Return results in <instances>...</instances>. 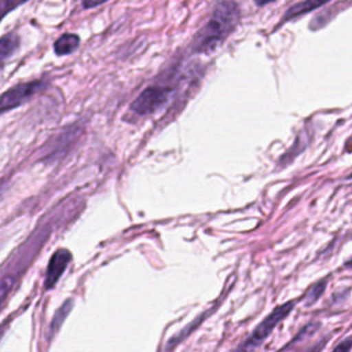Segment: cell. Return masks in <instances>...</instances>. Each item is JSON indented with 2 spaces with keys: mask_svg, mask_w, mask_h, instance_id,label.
<instances>
[{
  "mask_svg": "<svg viewBox=\"0 0 352 352\" xmlns=\"http://www.w3.org/2000/svg\"><path fill=\"white\" fill-rule=\"evenodd\" d=\"M72 305H73V301H72V300H67V301H65V302L62 304V307L55 312V315H54V318H52V322H51V326H50V333H51V336L55 334V333L59 330V327L62 326L63 320H65L66 316L69 315V312H70V309H72Z\"/></svg>",
  "mask_w": 352,
  "mask_h": 352,
  "instance_id": "9c48e42d",
  "label": "cell"
},
{
  "mask_svg": "<svg viewBox=\"0 0 352 352\" xmlns=\"http://www.w3.org/2000/svg\"><path fill=\"white\" fill-rule=\"evenodd\" d=\"M324 285H326V282L324 280H322V282H319V283H316V285H314L312 286V289L308 292V294H307V304H312V302H315L318 298H319V296L323 293V290H324Z\"/></svg>",
  "mask_w": 352,
  "mask_h": 352,
  "instance_id": "7c38bea8",
  "label": "cell"
},
{
  "mask_svg": "<svg viewBox=\"0 0 352 352\" xmlns=\"http://www.w3.org/2000/svg\"><path fill=\"white\" fill-rule=\"evenodd\" d=\"M294 302L289 301L286 304L279 305L278 308H275L257 327L256 330L252 333V336L239 346V349H254L258 345H261L264 342V340L272 333V330L280 323L282 319H285L293 309Z\"/></svg>",
  "mask_w": 352,
  "mask_h": 352,
  "instance_id": "7a4b0ae2",
  "label": "cell"
},
{
  "mask_svg": "<svg viewBox=\"0 0 352 352\" xmlns=\"http://www.w3.org/2000/svg\"><path fill=\"white\" fill-rule=\"evenodd\" d=\"M254 1H256V6L263 7V6H267V4H270V3H272L275 0H254Z\"/></svg>",
  "mask_w": 352,
  "mask_h": 352,
  "instance_id": "9a60e30c",
  "label": "cell"
},
{
  "mask_svg": "<svg viewBox=\"0 0 352 352\" xmlns=\"http://www.w3.org/2000/svg\"><path fill=\"white\" fill-rule=\"evenodd\" d=\"M12 286H14V278L12 276H6V278L0 279V308L4 304L7 296L10 294Z\"/></svg>",
  "mask_w": 352,
  "mask_h": 352,
  "instance_id": "8fae6325",
  "label": "cell"
},
{
  "mask_svg": "<svg viewBox=\"0 0 352 352\" xmlns=\"http://www.w3.org/2000/svg\"><path fill=\"white\" fill-rule=\"evenodd\" d=\"M44 87H45V82L40 81V80L19 82V84L11 87L8 91H6L0 95V114L22 106L30 98H33L36 94L41 92L44 89Z\"/></svg>",
  "mask_w": 352,
  "mask_h": 352,
  "instance_id": "3957f363",
  "label": "cell"
},
{
  "mask_svg": "<svg viewBox=\"0 0 352 352\" xmlns=\"http://www.w3.org/2000/svg\"><path fill=\"white\" fill-rule=\"evenodd\" d=\"M109 0H82V7L84 8H95L98 6H102Z\"/></svg>",
  "mask_w": 352,
  "mask_h": 352,
  "instance_id": "4fadbf2b",
  "label": "cell"
},
{
  "mask_svg": "<svg viewBox=\"0 0 352 352\" xmlns=\"http://www.w3.org/2000/svg\"><path fill=\"white\" fill-rule=\"evenodd\" d=\"M331 0H302L294 6H292L285 14H283V18H282V22H286V21H292V19H296V18H300L304 14L307 12H311L314 10H318L319 7L324 6L326 3H329Z\"/></svg>",
  "mask_w": 352,
  "mask_h": 352,
  "instance_id": "8992f818",
  "label": "cell"
},
{
  "mask_svg": "<svg viewBox=\"0 0 352 352\" xmlns=\"http://www.w3.org/2000/svg\"><path fill=\"white\" fill-rule=\"evenodd\" d=\"M80 44V37L74 33H65L54 43V51L56 55H69L77 50Z\"/></svg>",
  "mask_w": 352,
  "mask_h": 352,
  "instance_id": "ba28073f",
  "label": "cell"
},
{
  "mask_svg": "<svg viewBox=\"0 0 352 352\" xmlns=\"http://www.w3.org/2000/svg\"><path fill=\"white\" fill-rule=\"evenodd\" d=\"M172 89L168 87H147L131 104V110L139 116H148L160 110L170 98Z\"/></svg>",
  "mask_w": 352,
  "mask_h": 352,
  "instance_id": "277c9868",
  "label": "cell"
},
{
  "mask_svg": "<svg viewBox=\"0 0 352 352\" xmlns=\"http://www.w3.org/2000/svg\"><path fill=\"white\" fill-rule=\"evenodd\" d=\"M70 260H72V254L67 249H58L51 256L47 267V272H45V280H44V286L47 290L52 289L56 285V282L63 275Z\"/></svg>",
  "mask_w": 352,
  "mask_h": 352,
  "instance_id": "5b68a950",
  "label": "cell"
},
{
  "mask_svg": "<svg viewBox=\"0 0 352 352\" xmlns=\"http://www.w3.org/2000/svg\"><path fill=\"white\" fill-rule=\"evenodd\" d=\"M337 349H344V351H346V352H348V351L351 349V338H346L344 344L337 345V346H336V351H337Z\"/></svg>",
  "mask_w": 352,
  "mask_h": 352,
  "instance_id": "5bb4252c",
  "label": "cell"
},
{
  "mask_svg": "<svg viewBox=\"0 0 352 352\" xmlns=\"http://www.w3.org/2000/svg\"><path fill=\"white\" fill-rule=\"evenodd\" d=\"M3 329H4V326H0V337H1V334L4 333V330H3Z\"/></svg>",
  "mask_w": 352,
  "mask_h": 352,
  "instance_id": "2e32d148",
  "label": "cell"
},
{
  "mask_svg": "<svg viewBox=\"0 0 352 352\" xmlns=\"http://www.w3.org/2000/svg\"><path fill=\"white\" fill-rule=\"evenodd\" d=\"M19 47V36L15 32H10L0 37V70L4 62L11 58Z\"/></svg>",
  "mask_w": 352,
  "mask_h": 352,
  "instance_id": "52a82bcc",
  "label": "cell"
},
{
  "mask_svg": "<svg viewBox=\"0 0 352 352\" xmlns=\"http://www.w3.org/2000/svg\"><path fill=\"white\" fill-rule=\"evenodd\" d=\"M241 18V10L235 0H219L208 22L197 32L191 43L195 54H210L234 32Z\"/></svg>",
  "mask_w": 352,
  "mask_h": 352,
  "instance_id": "6da1fadb",
  "label": "cell"
},
{
  "mask_svg": "<svg viewBox=\"0 0 352 352\" xmlns=\"http://www.w3.org/2000/svg\"><path fill=\"white\" fill-rule=\"evenodd\" d=\"M28 0H0V22L3 21V18L10 14L11 11H14L15 8H18L19 6L25 4Z\"/></svg>",
  "mask_w": 352,
  "mask_h": 352,
  "instance_id": "30bf717a",
  "label": "cell"
}]
</instances>
